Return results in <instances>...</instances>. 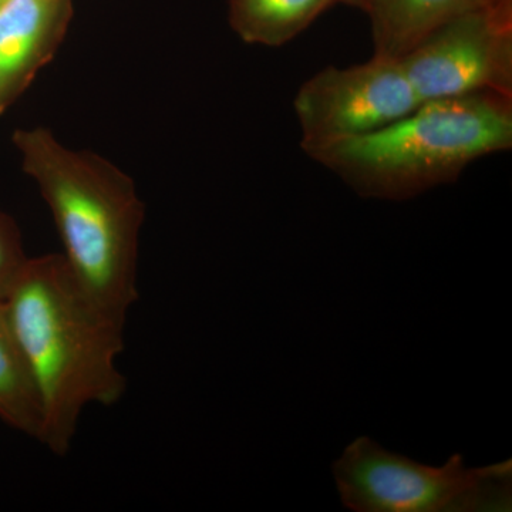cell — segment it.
Segmentation results:
<instances>
[{
  "mask_svg": "<svg viewBox=\"0 0 512 512\" xmlns=\"http://www.w3.org/2000/svg\"><path fill=\"white\" fill-rule=\"evenodd\" d=\"M5 302L42 400L40 441L63 456L84 410L113 406L126 392L117 366L126 325L83 292L62 254L29 258Z\"/></svg>",
  "mask_w": 512,
  "mask_h": 512,
  "instance_id": "1",
  "label": "cell"
},
{
  "mask_svg": "<svg viewBox=\"0 0 512 512\" xmlns=\"http://www.w3.org/2000/svg\"><path fill=\"white\" fill-rule=\"evenodd\" d=\"M13 140L52 212L77 284L101 311L126 325L138 301L146 215L136 184L99 154L64 146L49 128L19 130Z\"/></svg>",
  "mask_w": 512,
  "mask_h": 512,
  "instance_id": "2",
  "label": "cell"
},
{
  "mask_svg": "<svg viewBox=\"0 0 512 512\" xmlns=\"http://www.w3.org/2000/svg\"><path fill=\"white\" fill-rule=\"evenodd\" d=\"M512 148V96L429 100L389 126L315 158L357 195L406 201L456 183L480 158Z\"/></svg>",
  "mask_w": 512,
  "mask_h": 512,
  "instance_id": "3",
  "label": "cell"
},
{
  "mask_svg": "<svg viewBox=\"0 0 512 512\" xmlns=\"http://www.w3.org/2000/svg\"><path fill=\"white\" fill-rule=\"evenodd\" d=\"M342 504L356 512L511 511V460L470 468L461 454L427 466L357 437L333 464Z\"/></svg>",
  "mask_w": 512,
  "mask_h": 512,
  "instance_id": "4",
  "label": "cell"
},
{
  "mask_svg": "<svg viewBox=\"0 0 512 512\" xmlns=\"http://www.w3.org/2000/svg\"><path fill=\"white\" fill-rule=\"evenodd\" d=\"M420 103L400 59L373 55L365 63L328 66L313 74L299 87L293 110L302 150L315 160L403 119Z\"/></svg>",
  "mask_w": 512,
  "mask_h": 512,
  "instance_id": "5",
  "label": "cell"
},
{
  "mask_svg": "<svg viewBox=\"0 0 512 512\" xmlns=\"http://www.w3.org/2000/svg\"><path fill=\"white\" fill-rule=\"evenodd\" d=\"M400 62L421 103L483 92L512 96V6L458 16Z\"/></svg>",
  "mask_w": 512,
  "mask_h": 512,
  "instance_id": "6",
  "label": "cell"
},
{
  "mask_svg": "<svg viewBox=\"0 0 512 512\" xmlns=\"http://www.w3.org/2000/svg\"><path fill=\"white\" fill-rule=\"evenodd\" d=\"M72 18V0H0V106L53 59Z\"/></svg>",
  "mask_w": 512,
  "mask_h": 512,
  "instance_id": "7",
  "label": "cell"
},
{
  "mask_svg": "<svg viewBox=\"0 0 512 512\" xmlns=\"http://www.w3.org/2000/svg\"><path fill=\"white\" fill-rule=\"evenodd\" d=\"M512 6V0H370L373 55L400 57L444 23L474 10Z\"/></svg>",
  "mask_w": 512,
  "mask_h": 512,
  "instance_id": "8",
  "label": "cell"
},
{
  "mask_svg": "<svg viewBox=\"0 0 512 512\" xmlns=\"http://www.w3.org/2000/svg\"><path fill=\"white\" fill-rule=\"evenodd\" d=\"M0 419L33 439H42V400L5 299H0Z\"/></svg>",
  "mask_w": 512,
  "mask_h": 512,
  "instance_id": "9",
  "label": "cell"
},
{
  "mask_svg": "<svg viewBox=\"0 0 512 512\" xmlns=\"http://www.w3.org/2000/svg\"><path fill=\"white\" fill-rule=\"evenodd\" d=\"M339 0H229V25L245 43L281 47Z\"/></svg>",
  "mask_w": 512,
  "mask_h": 512,
  "instance_id": "10",
  "label": "cell"
},
{
  "mask_svg": "<svg viewBox=\"0 0 512 512\" xmlns=\"http://www.w3.org/2000/svg\"><path fill=\"white\" fill-rule=\"evenodd\" d=\"M15 224L0 212V299H6L28 262Z\"/></svg>",
  "mask_w": 512,
  "mask_h": 512,
  "instance_id": "11",
  "label": "cell"
},
{
  "mask_svg": "<svg viewBox=\"0 0 512 512\" xmlns=\"http://www.w3.org/2000/svg\"><path fill=\"white\" fill-rule=\"evenodd\" d=\"M369 2L370 0H339V3H345V5L363 10V12H366L367 6H369Z\"/></svg>",
  "mask_w": 512,
  "mask_h": 512,
  "instance_id": "12",
  "label": "cell"
}]
</instances>
